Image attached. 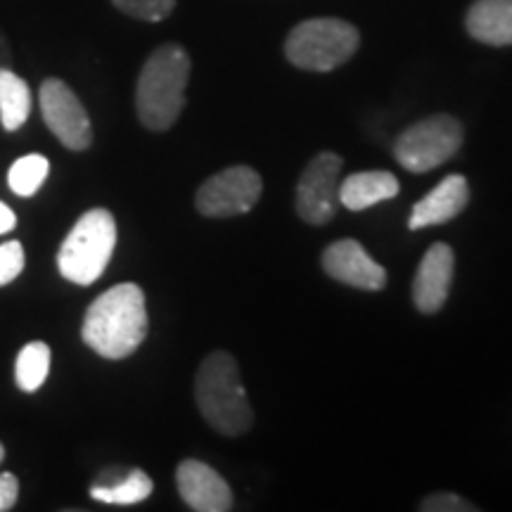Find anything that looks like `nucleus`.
I'll return each instance as SVG.
<instances>
[{
  "label": "nucleus",
  "instance_id": "obj_12",
  "mask_svg": "<svg viewBox=\"0 0 512 512\" xmlns=\"http://www.w3.org/2000/svg\"><path fill=\"white\" fill-rule=\"evenodd\" d=\"M453 271H456V254L446 242H434L422 256L418 273L413 280L415 309L425 316H432L444 309L448 292H451Z\"/></svg>",
  "mask_w": 512,
  "mask_h": 512
},
{
  "label": "nucleus",
  "instance_id": "obj_9",
  "mask_svg": "<svg viewBox=\"0 0 512 512\" xmlns=\"http://www.w3.org/2000/svg\"><path fill=\"white\" fill-rule=\"evenodd\" d=\"M41 114L50 133L67 147V150L83 152L93 143V128L86 107L76 98V93L60 79H46L38 93Z\"/></svg>",
  "mask_w": 512,
  "mask_h": 512
},
{
  "label": "nucleus",
  "instance_id": "obj_15",
  "mask_svg": "<svg viewBox=\"0 0 512 512\" xmlns=\"http://www.w3.org/2000/svg\"><path fill=\"white\" fill-rule=\"evenodd\" d=\"M399 195V178L389 171H361L339 183V204L349 211H363Z\"/></svg>",
  "mask_w": 512,
  "mask_h": 512
},
{
  "label": "nucleus",
  "instance_id": "obj_23",
  "mask_svg": "<svg viewBox=\"0 0 512 512\" xmlns=\"http://www.w3.org/2000/svg\"><path fill=\"white\" fill-rule=\"evenodd\" d=\"M19 498V479L12 472H3L0 475V512L15 508Z\"/></svg>",
  "mask_w": 512,
  "mask_h": 512
},
{
  "label": "nucleus",
  "instance_id": "obj_4",
  "mask_svg": "<svg viewBox=\"0 0 512 512\" xmlns=\"http://www.w3.org/2000/svg\"><path fill=\"white\" fill-rule=\"evenodd\" d=\"M117 247V221L107 209H91L74 223L57 252L62 278L76 285H93L110 264Z\"/></svg>",
  "mask_w": 512,
  "mask_h": 512
},
{
  "label": "nucleus",
  "instance_id": "obj_7",
  "mask_svg": "<svg viewBox=\"0 0 512 512\" xmlns=\"http://www.w3.org/2000/svg\"><path fill=\"white\" fill-rule=\"evenodd\" d=\"M264 181L252 166L238 164L207 178L195 195V207L207 219H230L256 207Z\"/></svg>",
  "mask_w": 512,
  "mask_h": 512
},
{
  "label": "nucleus",
  "instance_id": "obj_13",
  "mask_svg": "<svg viewBox=\"0 0 512 512\" xmlns=\"http://www.w3.org/2000/svg\"><path fill=\"white\" fill-rule=\"evenodd\" d=\"M470 202V185L463 176H446L437 188L427 192L420 202H415L408 228L420 230L427 226H439L456 219Z\"/></svg>",
  "mask_w": 512,
  "mask_h": 512
},
{
  "label": "nucleus",
  "instance_id": "obj_11",
  "mask_svg": "<svg viewBox=\"0 0 512 512\" xmlns=\"http://www.w3.org/2000/svg\"><path fill=\"white\" fill-rule=\"evenodd\" d=\"M176 486L183 503L197 512H228L233 510V491L214 467L202 460L188 458L178 465Z\"/></svg>",
  "mask_w": 512,
  "mask_h": 512
},
{
  "label": "nucleus",
  "instance_id": "obj_22",
  "mask_svg": "<svg viewBox=\"0 0 512 512\" xmlns=\"http://www.w3.org/2000/svg\"><path fill=\"white\" fill-rule=\"evenodd\" d=\"M418 508L422 512H477V505L465 501L463 496L458 494H432L422 498Z\"/></svg>",
  "mask_w": 512,
  "mask_h": 512
},
{
  "label": "nucleus",
  "instance_id": "obj_8",
  "mask_svg": "<svg viewBox=\"0 0 512 512\" xmlns=\"http://www.w3.org/2000/svg\"><path fill=\"white\" fill-rule=\"evenodd\" d=\"M344 159L335 152H320L306 164L297 183V214L311 226H325L339 204V174Z\"/></svg>",
  "mask_w": 512,
  "mask_h": 512
},
{
  "label": "nucleus",
  "instance_id": "obj_3",
  "mask_svg": "<svg viewBox=\"0 0 512 512\" xmlns=\"http://www.w3.org/2000/svg\"><path fill=\"white\" fill-rule=\"evenodd\" d=\"M195 401L202 418L223 437H240L254 422L240 366L228 351H211L195 377Z\"/></svg>",
  "mask_w": 512,
  "mask_h": 512
},
{
  "label": "nucleus",
  "instance_id": "obj_6",
  "mask_svg": "<svg viewBox=\"0 0 512 512\" xmlns=\"http://www.w3.org/2000/svg\"><path fill=\"white\" fill-rule=\"evenodd\" d=\"M463 145V124L451 114H434L413 124L394 143V157L411 174L446 164Z\"/></svg>",
  "mask_w": 512,
  "mask_h": 512
},
{
  "label": "nucleus",
  "instance_id": "obj_21",
  "mask_svg": "<svg viewBox=\"0 0 512 512\" xmlns=\"http://www.w3.org/2000/svg\"><path fill=\"white\" fill-rule=\"evenodd\" d=\"M24 271V247L19 240L0 245V287L10 285Z\"/></svg>",
  "mask_w": 512,
  "mask_h": 512
},
{
  "label": "nucleus",
  "instance_id": "obj_14",
  "mask_svg": "<svg viewBox=\"0 0 512 512\" xmlns=\"http://www.w3.org/2000/svg\"><path fill=\"white\" fill-rule=\"evenodd\" d=\"M465 27L486 46H512V0H475L467 10Z\"/></svg>",
  "mask_w": 512,
  "mask_h": 512
},
{
  "label": "nucleus",
  "instance_id": "obj_19",
  "mask_svg": "<svg viewBox=\"0 0 512 512\" xmlns=\"http://www.w3.org/2000/svg\"><path fill=\"white\" fill-rule=\"evenodd\" d=\"M48 174H50V162L43 155L19 157L17 162L10 166L8 185L10 190L19 197H34L36 192L43 188Z\"/></svg>",
  "mask_w": 512,
  "mask_h": 512
},
{
  "label": "nucleus",
  "instance_id": "obj_2",
  "mask_svg": "<svg viewBox=\"0 0 512 512\" xmlns=\"http://www.w3.org/2000/svg\"><path fill=\"white\" fill-rule=\"evenodd\" d=\"M190 55L178 43H164L147 57L136 83V112L147 131H169L185 107Z\"/></svg>",
  "mask_w": 512,
  "mask_h": 512
},
{
  "label": "nucleus",
  "instance_id": "obj_25",
  "mask_svg": "<svg viewBox=\"0 0 512 512\" xmlns=\"http://www.w3.org/2000/svg\"><path fill=\"white\" fill-rule=\"evenodd\" d=\"M10 64V46L5 41V34L0 31V67H8Z\"/></svg>",
  "mask_w": 512,
  "mask_h": 512
},
{
  "label": "nucleus",
  "instance_id": "obj_20",
  "mask_svg": "<svg viewBox=\"0 0 512 512\" xmlns=\"http://www.w3.org/2000/svg\"><path fill=\"white\" fill-rule=\"evenodd\" d=\"M114 8L140 22H162L176 10V0H112Z\"/></svg>",
  "mask_w": 512,
  "mask_h": 512
},
{
  "label": "nucleus",
  "instance_id": "obj_1",
  "mask_svg": "<svg viewBox=\"0 0 512 512\" xmlns=\"http://www.w3.org/2000/svg\"><path fill=\"white\" fill-rule=\"evenodd\" d=\"M150 320L145 292L136 283H121L102 292L86 309L81 339L88 349L110 361H121L145 342Z\"/></svg>",
  "mask_w": 512,
  "mask_h": 512
},
{
  "label": "nucleus",
  "instance_id": "obj_26",
  "mask_svg": "<svg viewBox=\"0 0 512 512\" xmlns=\"http://www.w3.org/2000/svg\"><path fill=\"white\" fill-rule=\"evenodd\" d=\"M3 458H5V446L0 444V463H3Z\"/></svg>",
  "mask_w": 512,
  "mask_h": 512
},
{
  "label": "nucleus",
  "instance_id": "obj_10",
  "mask_svg": "<svg viewBox=\"0 0 512 512\" xmlns=\"http://www.w3.org/2000/svg\"><path fill=\"white\" fill-rule=\"evenodd\" d=\"M323 271L337 283L356 287V290L380 292L387 287V271L370 259V254L361 247V242L344 238L332 242L320 256Z\"/></svg>",
  "mask_w": 512,
  "mask_h": 512
},
{
  "label": "nucleus",
  "instance_id": "obj_18",
  "mask_svg": "<svg viewBox=\"0 0 512 512\" xmlns=\"http://www.w3.org/2000/svg\"><path fill=\"white\" fill-rule=\"evenodd\" d=\"M50 373V347L46 342H29L17 354L15 380L22 392H38Z\"/></svg>",
  "mask_w": 512,
  "mask_h": 512
},
{
  "label": "nucleus",
  "instance_id": "obj_17",
  "mask_svg": "<svg viewBox=\"0 0 512 512\" xmlns=\"http://www.w3.org/2000/svg\"><path fill=\"white\" fill-rule=\"evenodd\" d=\"M152 489H155V484H152V479L143 470H128L114 484L91 486V498L107 505H136L150 498Z\"/></svg>",
  "mask_w": 512,
  "mask_h": 512
},
{
  "label": "nucleus",
  "instance_id": "obj_24",
  "mask_svg": "<svg viewBox=\"0 0 512 512\" xmlns=\"http://www.w3.org/2000/svg\"><path fill=\"white\" fill-rule=\"evenodd\" d=\"M15 226H17L15 211H12L5 202H0V235L12 233V230H15Z\"/></svg>",
  "mask_w": 512,
  "mask_h": 512
},
{
  "label": "nucleus",
  "instance_id": "obj_16",
  "mask_svg": "<svg viewBox=\"0 0 512 512\" xmlns=\"http://www.w3.org/2000/svg\"><path fill=\"white\" fill-rule=\"evenodd\" d=\"M31 105L34 98L29 83L8 67H0V124L5 131H19L27 124Z\"/></svg>",
  "mask_w": 512,
  "mask_h": 512
},
{
  "label": "nucleus",
  "instance_id": "obj_5",
  "mask_svg": "<svg viewBox=\"0 0 512 512\" xmlns=\"http://www.w3.org/2000/svg\"><path fill=\"white\" fill-rule=\"evenodd\" d=\"M361 46V34L354 24L337 17L306 19L290 31L285 55L294 67L306 72H332L347 64Z\"/></svg>",
  "mask_w": 512,
  "mask_h": 512
}]
</instances>
